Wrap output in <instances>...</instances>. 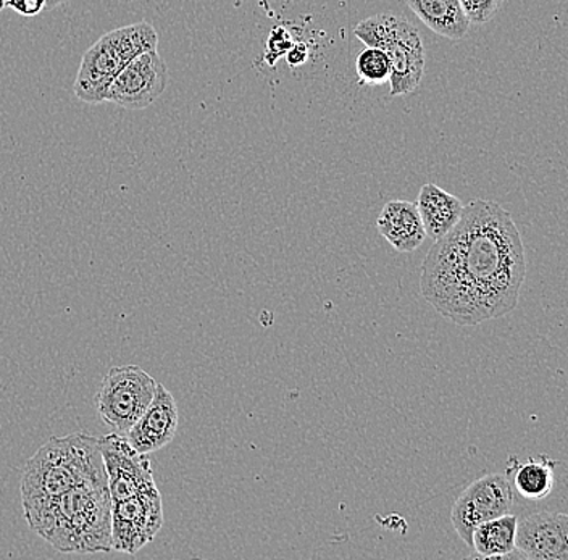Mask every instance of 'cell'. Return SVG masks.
Segmentation results:
<instances>
[{"label":"cell","mask_w":568,"mask_h":560,"mask_svg":"<svg viewBox=\"0 0 568 560\" xmlns=\"http://www.w3.org/2000/svg\"><path fill=\"white\" fill-rule=\"evenodd\" d=\"M6 7H7L6 0H0V10L6 9Z\"/></svg>","instance_id":"7402d4cb"},{"label":"cell","mask_w":568,"mask_h":560,"mask_svg":"<svg viewBox=\"0 0 568 560\" xmlns=\"http://www.w3.org/2000/svg\"><path fill=\"white\" fill-rule=\"evenodd\" d=\"M7 7L16 10L18 16L27 17V19H33V17L48 10L45 9V0H9Z\"/></svg>","instance_id":"ffe728a7"},{"label":"cell","mask_w":568,"mask_h":560,"mask_svg":"<svg viewBox=\"0 0 568 560\" xmlns=\"http://www.w3.org/2000/svg\"><path fill=\"white\" fill-rule=\"evenodd\" d=\"M557 466L559 462L548 454L530 457L525 464L510 457L507 475H513V487L518 495L530 501H541L552 492Z\"/></svg>","instance_id":"2e32d148"},{"label":"cell","mask_w":568,"mask_h":560,"mask_svg":"<svg viewBox=\"0 0 568 560\" xmlns=\"http://www.w3.org/2000/svg\"><path fill=\"white\" fill-rule=\"evenodd\" d=\"M36 533L65 554L112 551V498L106 481H87L24 512Z\"/></svg>","instance_id":"7a4b0ae2"},{"label":"cell","mask_w":568,"mask_h":560,"mask_svg":"<svg viewBox=\"0 0 568 560\" xmlns=\"http://www.w3.org/2000/svg\"><path fill=\"white\" fill-rule=\"evenodd\" d=\"M178 404L165 386H158V393L140 420L128 431L126 439L138 452L152 454L165 448L175 439L178 431Z\"/></svg>","instance_id":"7c38bea8"},{"label":"cell","mask_w":568,"mask_h":560,"mask_svg":"<svg viewBox=\"0 0 568 560\" xmlns=\"http://www.w3.org/2000/svg\"><path fill=\"white\" fill-rule=\"evenodd\" d=\"M158 45V31L148 21L109 31L83 55L74 81V95L87 104H102L105 102L106 90L116 74L122 72L131 60L144 52L155 51Z\"/></svg>","instance_id":"277c9868"},{"label":"cell","mask_w":568,"mask_h":560,"mask_svg":"<svg viewBox=\"0 0 568 560\" xmlns=\"http://www.w3.org/2000/svg\"><path fill=\"white\" fill-rule=\"evenodd\" d=\"M406 2L408 9L433 33L453 41L467 37L470 21L465 17L460 0H406Z\"/></svg>","instance_id":"9a60e30c"},{"label":"cell","mask_w":568,"mask_h":560,"mask_svg":"<svg viewBox=\"0 0 568 560\" xmlns=\"http://www.w3.org/2000/svg\"><path fill=\"white\" fill-rule=\"evenodd\" d=\"M517 549L530 560H568V513L538 512L518 523Z\"/></svg>","instance_id":"8fae6325"},{"label":"cell","mask_w":568,"mask_h":560,"mask_svg":"<svg viewBox=\"0 0 568 560\" xmlns=\"http://www.w3.org/2000/svg\"><path fill=\"white\" fill-rule=\"evenodd\" d=\"M169 69L158 49L131 60L106 90L105 102L123 109L151 108L169 86Z\"/></svg>","instance_id":"9c48e42d"},{"label":"cell","mask_w":568,"mask_h":560,"mask_svg":"<svg viewBox=\"0 0 568 560\" xmlns=\"http://www.w3.org/2000/svg\"><path fill=\"white\" fill-rule=\"evenodd\" d=\"M525 276L527 255L513 215L495 201L475 200L426 254L420 293L453 324L477 326L513 314Z\"/></svg>","instance_id":"6da1fadb"},{"label":"cell","mask_w":568,"mask_h":560,"mask_svg":"<svg viewBox=\"0 0 568 560\" xmlns=\"http://www.w3.org/2000/svg\"><path fill=\"white\" fill-rule=\"evenodd\" d=\"M162 525L163 502L158 487L112 502L113 551L136 554L158 537Z\"/></svg>","instance_id":"ba28073f"},{"label":"cell","mask_w":568,"mask_h":560,"mask_svg":"<svg viewBox=\"0 0 568 560\" xmlns=\"http://www.w3.org/2000/svg\"><path fill=\"white\" fill-rule=\"evenodd\" d=\"M518 519L513 513L479 525L471 534V549L479 558H509L517 549Z\"/></svg>","instance_id":"e0dca14e"},{"label":"cell","mask_w":568,"mask_h":560,"mask_svg":"<svg viewBox=\"0 0 568 560\" xmlns=\"http://www.w3.org/2000/svg\"><path fill=\"white\" fill-rule=\"evenodd\" d=\"M504 0H460L462 9L470 24L488 23L503 7Z\"/></svg>","instance_id":"d6986e66"},{"label":"cell","mask_w":568,"mask_h":560,"mask_svg":"<svg viewBox=\"0 0 568 560\" xmlns=\"http://www.w3.org/2000/svg\"><path fill=\"white\" fill-rule=\"evenodd\" d=\"M415 205L424 222L426 236L435 241L447 235L459 222L464 212V204L459 197L432 183L422 186Z\"/></svg>","instance_id":"5bb4252c"},{"label":"cell","mask_w":568,"mask_h":560,"mask_svg":"<svg viewBox=\"0 0 568 560\" xmlns=\"http://www.w3.org/2000/svg\"><path fill=\"white\" fill-rule=\"evenodd\" d=\"M158 386L138 365L110 368L95 398L99 416L113 434L126 435L151 406Z\"/></svg>","instance_id":"8992f818"},{"label":"cell","mask_w":568,"mask_h":560,"mask_svg":"<svg viewBox=\"0 0 568 560\" xmlns=\"http://www.w3.org/2000/svg\"><path fill=\"white\" fill-rule=\"evenodd\" d=\"M6 2H9V0H6Z\"/></svg>","instance_id":"603a6c76"},{"label":"cell","mask_w":568,"mask_h":560,"mask_svg":"<svg viewBox=\"0 0 568 560\" xmlns=\"http://www.w3.org/2000/svg\"><path fill=\"white\" fill-rule=\"evenodd\" d=\"M87 481H106L99 438L83 431L51 438L24 467L21 478L24 512Z\"/></svg>","instance_id":"3957f363"},{"label":"cell","mask_w":568,"mask_h":560,"mask_svg":"<svg viewBox=\"0 0 568 560\" xmlns=\"http://www.w3.org/2000/svg\"><path fill=\"white\" fill-rule=\"evenodd\" d=\"M367 48L382 49L390 62V95L399 98L417 90L425 70V49L420 34L407 20L379 13L361 21L354 30Z\"/></svg>","instance_id":"5b68a950"},{"label":"cell","mask_w":568,"mask_h":560,"mask_svg":"<svg viewBox=\"0 0 568 560\" xmlns=\"http://www.w3.org/2000/svg\"><path fill=\"white\" fill-rule=\"evenodd\" d=\"M112 502L122 501L144 489L158 487L148 454L138 452L126 436L112 434L99 438Z\"/></svg>","instance_id":"30bf717a"},{"label":"cell","mask_w":568,"mask_h":560,"mask_svg":"<svg viewBox=\"0 0 568 560\" xmlns=\"http://www.w3.org/2000/svg\"><path fill=\"white\" fill-rule=\"evenodd\" d=\"M361 84L379 86L389 81L390 62L385 51L376 48H367L361 52L355 62Z\"/></svg>","instance_id":"ac0fdd59"},{"label":"cell","mask_w":568,"mask_h":560,"mask_svg":"<svg viewBox=\"0 0 568 560\" xmlns=\"http://www.w3.org/2000/svg\"><path fill=\"white\" fill-rule=\"evenodd\" d=\"M69 0H45V9H55V7L63 6Z\"/></svg>","instance_id":"44dd1931"},{"label":"cell","mask_w":568,"mask_h":560,"mask_svg":"<svg viewBox=\"0 0 568 560\" xmlns=\"http://www.w3.org/2000/svg\"><path fill=\"white\" fill-rule=\"evenodd\" d=\"M376 228L399 253L417 251L428 237L417 205L408 201H389L376 220Z\"/></svg>","instance_id":"4fadbf2b"},{"label":"cell","mask_w":568,"mask_h":560,"mask_svg":"<svg viewBox=\"0 0 568 560\" xmlns=\"http://www.w3.org/2000/svg\"><path fill=\"white\" fill-rule=\"evenodd\" d=\"M515 489L507 475L488 474L468 485L450 510V522L460 540L471 546V534L479 525L510 513Z\"/></svg>","instance_id":"52a82bcc"}]
</instances>
